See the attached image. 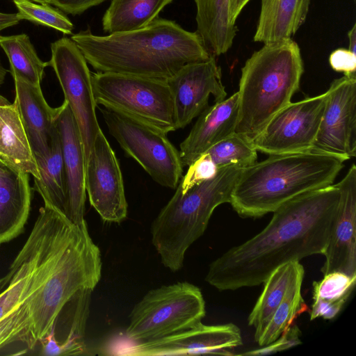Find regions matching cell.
Segmentation results:
<instances>
[{"label":"cell","instance_id":"cell-9","mask_svg":"<svg viewBox=\"0 0 356 356\" xmlns=\"http://www.w3.org/2000/svg\"><path fill=\"white\" fill-rule=\"evenodd\" d=\"M99 110L109 133L126 154L156 183L177 188L184 166L167 134L118 110L106 106Z\"/></svg>","mask_w":356,"mask_h":356},{"label":"cell","instance_id":"cell-20","mask_svg":"<svg viewBox=\"0 0 356 356\" xmlns=\"http://www.w3.org/2000/svg\"><path fill=\"white\" fill-rule=\"evenodd\" d=\"M15 97L31 150L35 156L47 154L54 129V108L45 100L40 86L13 76Z\"/></svg>","mask_w":356,"mask_h":356},{"label":"cell","instance_id":"cell-36","mask_svg":"<svg viewBox=\"0 0 356 356\" xmlns=\"http://www.w3.org/2000/svg\"><path fill=\"white\" fill-rule=\"evenodd\" d=\"M250 1L229 0V19L232 24H235L238 17Z\"/></svg>","mask_w":356,"mask_h":356},{"label":"cell","instance_id":"cell-32","mask_svg":"<svg viewBox=\"0 0 356 356\" xmlns=\"http://www.w3.org/2000/svg\"><path fill=\"white\" fill-rule=\"evenodd\" d=\"M218 168L207 154L200 156L188 166L177 188L184 192L197 184L213 177Z\"/></svg>","mask_w":356,"mask_h":356},{"label":"cell","instance_id":"cell-41","mask_svg":"<svg viewBox=\"0 0 356 356\" xmlns=\"http://www.w3.org/2000/svg\"><path fill=\"white\" fill-rule=\"evenodd\" d=\"M33 2L39 3H47L51 4L52 0H30Z\"/></svg>","mask_w":356,"mask_h":356},{"label":"cell","instance_id":"cell-39","mask_svg":"<svg viewBox=\"0 0 356 356\" xmlns=\"http://www.w3.org/2000/svg\"><path fill=\"white\" fill-rule=\"evenodd\" d=\"M10 273L8 272V273L0 278V293L5 289V288L8 284L10 280Z\"/></svg>","mask_w":356,"mask_h":356},{"label":"cell","instance_id":"cell-21","mask_svg":"<svg viewBox=\"0 0 356 356\" xmlns=\"http://www.w3.org/2000/svg\"><path fill=\"white\" fill-rule=\"evenodd\" d=\"M311 0H261L254 42L291 38L304 24Z\"/></svg>","mask_w":356,"mask_h":356},{"label":"cell","instance_id":"cell-25","mask_svg":"<svg viewBox=\"0 0 356 356\" xmlns=\"http://www.w3.org/2000/svg\"><path fill=\"white\" fill-rule=\"evenodd\" d=\"M35 159L39 172V178L34 179L35 189L41 195L44 205L65 215L64 163L60 136L56 125L47 154L42 156H35Z\"/></svg>","mask_w":356,"mask_h":356},{"label":"cell","instance_id":"cell-29","mask_svg":"<svg viewBox=\"0 0 356 356\" xmlns=\"http://www.w3.org/2000/svg\"><path fill=\"white\" fill-rule=\"evenodd\" d=\"M302 280L303 277H300L293 283L259 336L254 339L260 346L268 345L275 341L292 325L299 315L307 309L301 294Z\"/></svg>","mask_w":356,"mask_h":356},{"label":"cell","instance_id":"cell-8","mask_svg":"<svg viewBox=\"0 0 356 356\" xmlns=\"http://www.w3.org/2000/svg\"><path fill=\"white\" fill-rule=\"evenodd\" d=\"M92 86L97 105L122 111L166 134L176 130L166 80L97 72L92 74Z\"/></svg>","mask_w":356,"mask_h":356},{"label":"cell","instance_id":"cell-3","mask_svg":"<svg viewBox=\"0 0 356 356\" xmlns=\"http://www.w3.org/2000/svg\"><path fill=\"white\" fill-rule=\"evenodd\" d=\"M71 39L97 72L165 80L184 65L213 56L197 32L159 17L138 30L99 36L88 29Z\"/></svg>","mask_w":356,"mask_h":356},{"label":"cell","instance_id":"cell-33","mask_svg":"<svg viewBox=\"0 0 356 356\" xmlns=\"http://www.w3.org/2000/svg\"><path fill=\"white\" fill-rule=\"evenodd\" d=\"M301 332L296 325H291L275 341L261 348L248 350L240 355H266L291 348L301 343Z\"/></svg>","mask_w":356,"mask_h":356},{"label":"cell","instance_id":"cell-40","mask_svg":"<svg viewBox=\"0 0 356 356\" xmlns=\"http://www.w3.org/2000/svg\"><path fill=\"white\" fill-rule=\"evenodd\" d=\"M7 70L3 67L0 61V85L3 82Z\"/></svg>","mask_w":356,"mask_h":356},{"label":"cell","instance_id":"cell-16","mask_svg":"<svg viewBox=\"0 0 356 356\" xmlns=\"http://www.w3.org/2000/svg\"><path fill=\"white\" fill-rule=\"evenodd\" d=\"M339 201L323 252V275L341 272L356 276V166L353 164L345 177L337 184Z\"/></svg>","mask_w":356,"mask_h":356},{"label":"cell","instance_id":"cell-42","mask_svg":"<svg viewBox=\"0 0 356 356\" xmlns=\"http://www.w3.org/2000/svg\"><path fill=\"white\" fill-rule=\"evenodd\" d=\"M13 1H14V0H13Z\"/></svg>","mask_w":356,"mask_h":356},{"label":"cell","instance_id":"cell-10","mask_svg":"<svg viewBox=\"0 0 356 356\" xmlns=\"http://www.w3.org/2000/svg\"><path fill=\"white\" fill-rule=\"evenodd\" d=\"M51 51L47 65L54 69L76 122L86 161L101 129L96 115L92 74L83 54L71 38L64 37L52 42Z\"/></svg>","mask_w":356,"mask_h":356},{"label":"cell","instance_id":"cell-11","mask_svg":"<svg viewBox=\"0 0 356 356\" xmlns=\"http://www.w3.org/2000/svg\"><path fill=\"white\" fill-rule=\"evenodd\" d=\"M327 97L325 92L288 104L251 141L254 147L268 155L310 150L319 129Z\"/></svg>","mask_w":356,"mask_h":356},{"label":"cell","instance_id":"cell-17","mask_svg":"<svg viewBox=\"0 0 356 356\" xmlns=\"http://www.w3.org/2000/svg\"><path fill=\"white\" fill-rule=\"evenodd\" d=\"M54 122L59 133L65 178V216L74 224L83 222L86 159L76 122L67 103L54 108Z\"/></svg>","mask_w":356,"mask_h":356},{"label":"cell","instance_id":"cell-2","mask_svg":"<svg viewBox=\"0 0 356 356\" xmlns=\"http://www.w3.org/2000/svg\"><path fill=\"white\" fill-rule=\"evenodd\" d=\"M339 197L336 184L286 202L263 230L213 261L205 281L219 291L258 286L284 264L323 254Z\"/></svg>","mask_w":356,"mask_h":356},{"label":"cell","instance_id":"cell-37","mask_svg":"<svg viewBox=\"0 0 356 356\" xmlns=\"http://www.w3.org/2000/svg\"><path fill=\"white\" fill-rule=\"evenodd\" d=\"M18 13H4L0 12V31L19 23Z\"/></svg>","mask_w":356,"mask_h":356},{"label":"cell","instance_id":"cell-31","mask_svg":"<svg viewBox=\"0 0 356 356\" xmlns=\"http://www.w3.org/2000/svg\"><path fill=\"white\" fill-rule=\"evenodd\" d=\"M20 19L56 29L63 34H72L74 25L63 12L50 4L39 3L30 0H14Z\"/></svg>","mask_w":356,"mask_h":356},{"label":"cell","instance_id":"cell-22","mask_svg":"<svg viewBox=\"0 0 356 356\" xmlns=\"http://www.w3.org/2000/svg\"><path fill=\"white\" fill-rule=\"evenodd\" d=\"M0 158L39 178L37 163L15 104L0 95Z\"/></svg>","mask_w":356,"mask_h":356},{"label":"cell","instance_id":"cell-19","mask_svg":"<svg viewBox=\"0 0 356 356\" xmlns=\"http://www.w3.org/2000/svg\"><path fill=\"white\" fill-rule=\"evenodd\" d=\"M31 202L29 174L0 158V245L22 232Z\"/></svg>","mask_w":356,"mask_h":356},{"label":"cell","instance_id":"cell-34","mask_svg":"<svg viewBox=\"0 0 356 356\" xmlns=\"http://www.w3.org/2000/svg\"><path fill=\"white\" fill-rule=\"evenodd\" d=\"M329 62L336 72H343L346 76L356 75V54L348 49L334 50L330 55Z\"/></svg>","mask_w":356,"mask_h":356},{"label":"cell","instance_id":"cell-27","mask_svg":"<svg viewBox=\"0 0 356 356\" xmlns=\"http://www.w3.org/2000/svg\"><path fill=\"white\" fill-rule=\"evenodd\" d=\"M355 282L356 276L341 272L327 273L321 280L314 282L310 320L332 319L337 316L350 296Z\"/></svg>","mask_w":356,"mask_h":356},{"label":"cell","instance_id":"cell-38","mask_svg":"<svg viewBox=\"0 0 356 356\" xmlns=\"http://www.w3.org/2000/svg\"><path fill=\"white\" fill-rule=\"evenodd\" d=\"M349 41L348 49L354 54H356V24H354L352 29L348 33Z\"/></svg>","mask_w":356,"mask_h":356},{"label":"cell","instance_id":"cell-23","mask_svg":"<svg viewBox=\"0 0 356 356\" xmlns=\"http://www.w3.org/2000/svg\"><path fill=\"white\" fill-rule=\"evenodd\" d=\"M197 33L214 56L226 53L232 46L237 29L229 19V0H194Z\"/></svg>","mask_w":356,"mask_h":356},{"label":"cell","instance_id":"cell-1","mask_svg":"<svg viewBox=\"0 0 356 356\" xmlns=\"http://www.w3.org/2000/svg\"><path fill=\"white\" fill-rule=\"evenodd\" d=\"M102 268L86 221L75 225L58 210L42 207L0 293V348L15 342L34 348L79 291L95 289Z\"/></svg>","mask_w":356,"mask_h":356},{"label":"cell","instance_id":"cell-24","mask_svg":"<svg viewBox=\"0 0 356 356\" xmlns=\"http://www.w3.org/2000/svg\"><path fill=\"white\" fill-rule=\"evenodd\" d=\"M304 268L299 261H290L276 268L264 282L263 291L248 318V325L255 329L254 339L259 336L293 283L304 277Z\"/></svg>","mask_w":356,"mask_h":356},{"label":"cell","instance_id":"cell-5","mask_svg":"<svg viewBox=\"0 0 356 356\" xmlns=\"http://www.w3.org/2000/svg\"><path fill=\"white\" fill-rule=\"evenodd\" d=\"M303 72L300 49L291 38L264 43L241 69L235 132L251 142L291 102Z\"/></svg>","mask_w":356,"mask_h":356},{"label":"cell","instance_id":"cell-13","mask_svg":"<svg viewBox=\"0 0 356 356\" xmlns=\"http://www.w3.org/2000/svg\"><path fill=\"white\" fill-rule=\"evenodd\" d=\"M312 150L346 160L356 154V75L334 79Z\"/></svg>","mask_w":356,"mask_h":356},{"label":"cell","instance_id":"cell-14","mask_svg":"<svg viewBox=\"0 0 356 356\" xmlns=\"http://www.w3.org/2000/svg\"><path fill=\"white\" fill-rule=\"evenodd\" d=\"M222 74L215 56L208 60L188 63L166 79L170 88L175 129H182L209 106L210 95L215 102L227 96L222 83Z\"/></svg>","mask_w":356,"mask_h":356},{"label":"cell","instance_id":"cell-4","mask_svg":"<svg viewBox=\"0 0 356 356\" xmlns=\"http://www.w3.org/2000/svg\"><path fill=\"white\" fill-rule=\"evenodd\" d=\"M346 161L312 149L269 155L243 168L229 203L243 218L261 217L300 195L332 185Z\"/></svg>","mask_w":356,"mask_h":356},{"label":"cell","instance_id":"cell-35","mask_svg":"<svg viewBox=\"0 0 356 356\" xmlns=\"http://www.w3.org/2000/svg\"><path fill=\"white\" fill-rule=\"evenodd\" d=\"M106 0H52L51 4L65 14L80 15Z\"/></svg>","mask_w":356,"mask_h":356},{"label":"cell","instance_id":"cell-30","mask_svg":"<svg viewBox=\"0 0 356 356\" xmlns=\"http://www.w3.org/2000/svg\"><path fill=\"white\" fill-rule=\"evenodd\" d=\"M205 154L217 168L232 164L246 168L256 163L257 159V151L252 143L236 132L213 145Z\"/></svg>","mask_w":356,"mask_h":356},{"label":"cell","instance_id":"cell-6","mask_svg":"<svg viewBox=\"0 0 356 356\" xmlns=\"http://www.w3.org/2000/svg\"><path fill=\"white\" fill-rule=\"evenodd\" d=\"M243 168L228 165L184 192L177 187L151 225L152 243L165 267L172 272L182 268L187 250L203 235L215 209L230 202Z\"/></svg>","mask_w":356,"mask_h":356},{"label":"cell","instance_id":"cell-15","mask_svg":"<svg viewBox=\"0 0 356 356\" xmlns=\"http://www.w3.org/2000/svg\"><path fill=\"white\" fill-rule=\"evenodd\" d=\"M238 326L222 325H197L160 339L134 343L127 355L136 356L193 355L213 354L234 355L232 350L242 345Z\"/></svg>","mask_w":356,"mask_h":356},{"label":"cell","instance_id":"cell-12","mask_svg":"<svg viewBox=\"0 0 356 356\" xmlns=\"http://www.w3.org/2000/svg\"><path fill=\"white\" fill-rule=\"evenodd\" d=\"M86 191L90 205L106 222H120L127 216V202L120 167L102 129L86 161Z\"/></svg>","mask_w":356,"mask_h":356},{"label":"cell","instance_id":"cell-18","mask_svg":"<svg viewBox=\"0 0 356 356\" xmlns=\"http://www.w3.org/2000/svg\"><path fill=\"white\" fill-rule=\"evenodd\" d=\"M237 116V92L208 106L179 145L182 165L189 166L213 145L235 132Z\"/></svg>","mask_w":356,"mask_h":356},{"label":"cell","instance_id":"cell-28","mask_svg":"<svg viewBox=\"0 0 356 356\" xmlns=\"http://www.w3.org/2000/svg\"><path fill=\"white\" fill-rule=\"evenodd\" d=\"M0 47L9 60L13 77L40 86L47 62L38 57L26 34L0 35Z\"/></svg>","mask_w":356,"mask_h":356},{"label":"cell","instance_id":"cell-26","mask_svg":"<svg viewBox=\"0 0 356 356\" xmlns=\"http://www.w3.org/2000/svg\"><path fill=\"white\" fill-rule=\"evenodd\" d=\"M173 1L111 0L102 17L103 30L112 34L144 28Z\"/></svg>","mask_w":356,"mask_h":356},{"label":"cell","instance_id":"cell-7","mask_svg":"<svg viewBox=\"0 0 356 356\" xmlns=\"http://www.w3.org/2000/svg\"><path fill=\"white\" fill-rule=\"evenodd\" d=\"M205 313L197 286L187 282L163 285L149 291L135 305L125 335L134 343L160 339L197 325Z\"/></svg>","mask_w":356,"mask_h":356}]
</instances>
